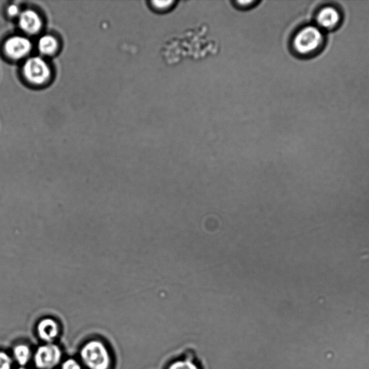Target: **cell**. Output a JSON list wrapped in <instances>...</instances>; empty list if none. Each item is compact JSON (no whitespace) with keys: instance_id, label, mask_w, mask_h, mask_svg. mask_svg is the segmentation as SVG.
Instances as JSON below:
<instances>
[{"instance_id":"obj_3","label":"cell","mask_w":369,"mask_h":369,"mask_svg":"<svg viewBox=\"0 0 369 369\" xmlns=\"http://www.w3.org/2000/svg\"><path fill=\"white\" fill-rule=\"evenodd\" d=\"M23 73L28 82L34 85H42L49 80L51 69L44 59L33 57L28 59L24 63Z\"/></svg>"},{"instance_id":"obj_2","label":"cell","mask_w":369,"mask_h":369,"mask_svg":"<svg viewBox=\"0 0 369 369\" xmlns=\"http://www.w3.org/2000/svg\"><path fill=\"white\" fill-rule=\"evenodd\" d=\"M323 42L324 35L322 30L318 27L308 26L295 34L292 46L298 55L308 56L318 51Z\"/></svg>"},{"instance_id":"obj_17","label":"cell","mask_w":369,"mask_h":369,"mask_svg":"<svg viewBox=\"0 0 369 369\" xmlns=\"http://www.w3.org/2000/svg\"><path fill=\"white\" fill-rule=\"evenodd\" d=\"M19 369H27V368H26L25 367H21Z\"/></svg>"},{"instance_id":"obj_5","label":"cell","mask_w":369,"mask_h":369,"mask_svg":"<svg viewBox=\"0 0 369 369\" xmlns=\"http://www.w3.org/2000/svg\"><path fill=\"white\" fill-rule=\"evenodd\" d=\"M32 49L30 41L26 37H10L5 44L6 55L12 60H19L27 57Z\"/></svg>"},{"instance_id":"obj_16","label":"cell","mask_w":369,"mask_h":369,"mask_svg":"<svg viewBox=\"0 0 369 369\" xmlns=\"http://www.w3.org/2000/svg\"><path fill=\"white\" fill-rule=\"evenodd\" d=\"M8 14L10 16H12V17H15V16H17V15L19 16L20 14H21L19 8L17 7V6H16V5L10 6L8 8Z\"/></svg>"},{"instance_id":"obj_12","label":"cell","mask_w":369,"mask_h":369,"mask_svg":"<svg viewBox=\"0 0 369 369\" xmlns=\"http://www.w3.org/2000/svg\"><path fill=\"white\" fill-rule=\"evenodd\" d=\"M168 369H199L198 366L190 360H180L172 363Z\"/></svg>"},{"instance_id":"obj_15","label":"cell","mask_w":369,"mask_h":369,"mask_svg":"<svg viewBox=\"0 0 369 369\" xmlns=\"http://www.w3.org/2000/svg\"><path fill=\"white\" fill-rule=\"evenodd\" d=\"M258 3L259 2L255 1V0H252V1L248 0V1H236L233 3L236 8L241 10H249L257 6Z\"/></svg>"},{"instance_id":"obj_6","label":"cell","mask_w":369,"mask_h":369,"mask_svg":"<svg viewBox=\"0 0 369 369\" xmlns=\"http://www.w3.org/2000/svg\"><path fill=\"white\" fill-rule=\"evenodd\" d=\"M37 333L39 339L45 343H54L60 336V327L54 318H45L39 321Z\"/></svg>"},{"instance_id":"obj_7","label":"cell","mask_w":369,"mask_h":369,"mask_svg":"<svg viewBox=\"0 0 369 369\" xmlns=\"http://www.w3.org/2000/svg\"><path fill=\"white\" fill-rule=\"evenodd\" d=\"M19 26L26 33L35 35L42 30L43 22L36 11L26 10L19 15Z\"/></svg>"},{"instance_id":"obj_1","label":"cell","mask_w":369,"mask_h":369,"mask_svg":"<svg viewBox=\"0 0 369 369\" xmlns=\"http://www.w3.org/2000/svg\"><path fill=\"white\" fill-rule=\"evenodd\" d=\"M80 357L84 366L89 369H109L111 366L110 351L98 340L85 343L80 349Z\"/></svg>"},{"instance_id":"obj_9","label":"cell","mask_w":369,"mask_h":369,"mask_svg":"<svg viewBox=\"0 0 369 369\" xmlns=\"http://www.w3.org/2000/svg\"><path fill=\"white\" fill-rule=\"evenodd\" d=\"M37 46L42 55L51 56L57 51L59 44L57 39L51 35H45L39 39Z\"/></svg>"},{"instance_id":"obj_10","label":"cell","mask_w":369,"mask_h":369,"mask_svg":"<svg viewBox=\"0 0 369 369\" xmlns=\"http://www.w3.org/2000/svg\"><path fill=\"white\" fill-rule=\"evenodd\" d=\"M13 357L17 363L21 367H24L32 358L31 350L26 344L17 345L13 348Z\"/></svg>"},{"instance_id":"obj_14","label":"cell","mask_w":369,"mask_h":369,"mask_svg":"<svg viewBox=\"0 0 369 369\" xmlns=\"http://www.w3.org/2000/svg\"><path fill=\"white\" fill-rule=\"evenodd\" d=\"M61 369H82V368L76 359H68L62 363Z\"/></svg>"},{"instance_id":"obj_11","label":"cell","mask_w":369,"mask_h":369,"mask_svg":"<svg viewBox=\"0 0 369 369\" xmlns=\"http://www.w3.org/2000/svg\"><path fill=\"white\" fill-rule=\"evenodd\" d=\"M152 8L158 12L166 13L174 9L177 5V1H152L150 3Z\"/></svg>"},{"instance_id":"obj_8","label":"cell","mask_w":369,"mask_h":369,"mask_svg":"<svg viewBox=\"0 0 369 369\" xmlns=\"http://www.w3.org/2000/svg\"><path fill=\"white\" fill-rule=\"evenodd\" d=\"M341 21L339 12L335 8L329 6L321 10L317 15L318 25L325 29H333L338 26Z\"/></svg>"},{"instance_id":"obj_13","label":"cell","mask_w":369,"mask_h":369,"mask_svg":"<svg viewBox=\"0 0 369 369\" xmlns=\"http://www.w3.org/2000/svg\"><path fill=\"white\" fill-rule=\"evenodd\" d=\"M12 358L4 351H0V369H12Z\"/></svg>"},{"instance_id":"obj_4","label":"cell","mask_w":369,"mask_h":369,"mask_svg":"<svg viewBox=\"0 0 369 369\" xmlns=\"http://www.w3.org/2000/svg\"><path fill=\"white\" fill-rule=\"evenodd\" d=\"M62 358V350L55 343L40 345L33 357L34 365L38 369H54L60 365Z\"/></svg>"}]
</instances>
